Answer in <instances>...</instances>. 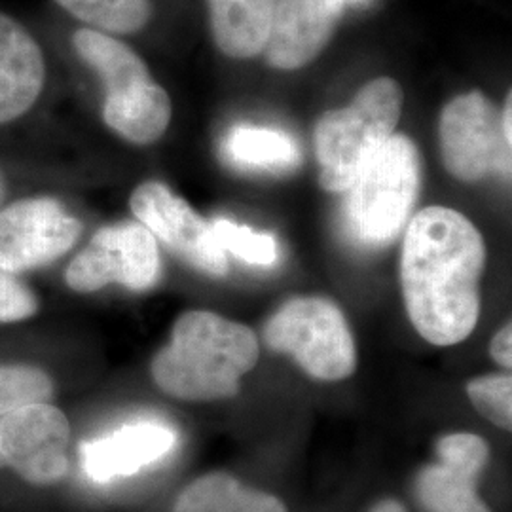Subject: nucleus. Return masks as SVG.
<instances>
[{"label":"nucleus","instance_id":"nucleus-8","mask_svg":"<svg viewBox=\"0 0 512 512\" xmlns=\"http://www.w3.org/2000/svg\"><path fill=\"white\" fill-rule=\"evenodd\" d=\"M442 160L450 175L475 183L492 171L511 177V143L501 129V114L480 92L459 95L440 116Z\"/></svg>","mask_w":512,"mask_h":512},{"label":"nucleus","instance_id":"nucleus-2","mask_svg":"<svg viewBox=\"0 0 512 512\" xmlns=\"http://www.w3.org/2000/svg\"><path fill=\"white\" fill-rule=\"evenodd\" d=\"M260 357L255 332L211 311H186L171 340L152 359V380L181 401H222L239 393L241 378Z\"/></svg>","mask_w":512,"mask_h":512},{"label":"nucleus","instance_id":"nucleus-14","mask_svg":"<svg viewBox=\"0 0 512 512\" xmlns=\"http://www.w3.org/2000/svg\"><path fill=\"white\" fill-rule=\"evenodd\" d=\"M175 444L177 433L164 421H129L103 437L82 442V469L93 482L105 484L137 475L165 458Z\"/></svg>","mask_w":512,"mask_h":512},{"label":"nucleus","instance_id":"nucleus-25","mask_svg":"<svg viewBox=\"0 0 512 512\" xmlns=\"http://www.w3.org/2000/svg\"><path fill=\"white\" fill-rule=\"evenodd\" d=\"M372 512H406L404 509V505H401L399 501H395V499H385V501H380Z\"/></svg>","mask_w":512,"mask_h":512},{"label":"nucleus","instance_id":"nucleus-16","mask_svg":"<svg viewBox=\"0 0 512 512\" xmlns=\"http://www.w3.org/2000/svg\"><path fill=\"white\" fill-rule=\"evenodd\" d=\"M211 29L222 54L249 59L268 42L274 0H209Z\"/></svg>","mask_w":512,"mask_h":512},{"label":"nucleus","instance_id":"nucleus-24","mask_svg":"<svg viewBox=\"0 0 512 512\" xmlns=\"http://www.w3.org/2000/svg\"><path fill=\"white\" fill-rule=\"evenodd\" d=\"M490 351L495 361L505 368L512 366V330L511 325H505L499 330L490 344Z\"/></svg>","mask_w":512,"mask_h":512},{"label":"nucleus","instance_id":"nucleus-15","mask_svg":"<svg viewBox=\"0 0 512 512\" xmlns=\"http://www.w3.org/2000/svg\"><path fill=\"white\" fill-rule=\"evenodd\" d=\"M44 80L46 63L37 40L19 21L0 14V124L33 109Z\"/></svg>","mask_w":512,"mask_h":512},{"label":"nucleus","instance_id":"nucleus-19","mask_svg":"<svg viewBox=\"0 0 512 512\" xmlns=\"http://www.w3.org/2000/svg\"><path fill=\"white\" fill-rule=\"evenodd\" d=\"M84 23L97 31L114 35H131L141 31L152 16L150 0H55Z\"/></svg>","mask_w":512,"mask_h":512},{"label":"nucleus","instance_id":"nucleus-10","mask_svg":"<svg viewBox=\"0 0 512 512\" xmlns=\"http://www.w3.org/2000/svg\"><path fill=\"white\" fill-rule=\"evenodd\" d=\"M71 425L50 403L19 408L0 418V452L33 486H54L69 475Z\"/></svg>","mask_w":512,"mask_h":512},{"label":"nucleus","instance_id":"nucleus-20","mask_svg":"<svg viewBox=\"0 0 512 512\" xmlns=\"http://www.w3.org/2000/svg\"><path fill=\"white\" fill-rule=\"evenodd\" d=\"M52 378L38 366H0V418L33 404L50 403Z\"/></svg>","mask_w":512,"mask_h":512},{"label":"nucleus","instance_id":"nucleus-5","mask_svg":"<svg viewBox=\"0 0 512 512\" xmlns=\"http://www.w3.org/2000/svg\"><path fill=\"white\" fill-rule=\"evenodd\" d=\"M403 90L393 78H376L346 109L330 110L315 128L319 181L329 192H346L370 156L401 120Z\"/></svg>","mask_w":512,"mask_h":512},{"label":"nucleus","instance_id":"nucleus-13","mask_svg":"<svg viewBox=\"0 0 512 512\" xmlns=\"http://www.w3.org/2000/svg\"><path fill=\"white\" fill-rule=\"evenodd\" d=\"M344 6L342 0H274L264 48L270 65L294 71L311 63L329 44Z\"/></svg>","mask_w":512,"mask_h":512},{"label":"nucleus","instance_id":"nucleus-1","mask_svg":"<svg viewBox=\"0 0 512 512\" xmlns=\"http://www.w3.org/2000/svg\"><path fill=\"white\" fill-rule=\"evenodd\" d=\"M486 245L456 209L433 205L404 234L401 283L408 317L435 346L463 342L478 323Z\"/></svg>","mask_w":512,"mask_h":512},{"label":"nucleus","instance_id":"nucleus-12","mask_svg":"<svg viewBox=\"0 0 512 512\" xmlns=\"http://www.w3.org/2000/svg\"><path fill=\"white\" fill-rule=\"evenodd\" d=\"M439 463L416 480L425 512H492L476 492V478L490 461L488 442L473 433H452L437 444Z\"/></svg>","mask_w":512,"mask_h":512},{"label":"nucleus","instance_id":"nucleus-28","mask_svg":"<svg viewBox=\"0 0 512 512\" xmlns=\"http://www.w3.org/2000/svg\"><path fill=\"white\" fill-rule=\"evenodd\" d=\"M0 198H2V179H0Z\"/></svg>","mask_w":512,"mask_h":512},{"label":"nucleus","instance_id":"nucleus-3","mask_svg":"<svg viewBox=\"0 0 512 512\" xmlns=\"http://www.w3.org/2000/svg\"><path fill=\"white\" fill-rule=\"evenodd\" d=\"M74 50L105 84L103 120L133 145L156 143L171 122V99L128 44L97 29H78Z\"/></svg>","mask_w":512,"mask_h":512},{"label":"nucleus","instance_id":"nucleus-9","mask_svg":"<svg viewBox=\"0 0 512 512\" xmlns=\"http://www.w3.org/2000/svg\"><path fill=\"white\" fill-rule=\"evenodd\" d=\"M84 226L54 198H25L0 211V268L18 275L67 255Z\"/></svg>","mask_w":512,"mask_h":512},{"label":"nucleus","instance_id":"nucleus-26","mask_svg":"<svg viewBox=\"0 0 512 512\" xmlns=\"http://www.w3.org/2000/svg\"><path fill=\"white\" fill-rule=\"evenodd\" d=\"M2 467H6V463H4V458H2V452H0V469Z\"/></svg>","mask_w":512,"mask_h":512},{"label":"nucleus","instance_id":"nucleus-18","mask_svg":"<svg viewBox=\"0 0 512 512\" xmlns=\"http://www.w3.org/2000/svg\"><path fill=\"white\" fill-rule=\"evenodd\" d=\"M226 158L241 169L289 171L300 164V148L285 131L241 124L224 141Z\"/></svg>","mask_w":512,"mask_h":512},{"label":"nucleus","instance_id":"nucleus-4","mask_svg":"<svg viewBox=\"0 0 512 512\" xmlns=\"http://www.w3.org/2000/svg\"><path fill=\"white\" fill-rule=\"evenodd\" d=\"M418 147L406 135H391L349 186L344 230L359 247L393 243L410 219L420 190Z\"/></svg>","mask_w":512,"mask_h":512},{"label":"nucleus","instance_id":"nucleus-27","mask_svg":"<svg viewBox=\"0 0 512 512\" xmlns=\"http://www.w3.org/2000/svg\"><path fill=\"white\" fill-rule=\"evenodd\" d=\"M342 2L346 4V2H365V0H342Z\"/></svg>","mask_w":512,"mask_h":512},{"label":"nucleus","instance_id":"nucleus-21","mask_svg":"<svg viewBox=\"0 0 512 512\" xmlns=\"http://www.w3.org/2000/svg\"><path fill=\"white\" fill-rule=\"evenodd\" d=\"M211 226L224 253L230 251L239 260L262 268H270L279 260V245L272 234L255 232L228 219L213 220Z\"/></svg>","mask_w":512,"mask_h":512},{"label":"nucleus","instance_id":"nucleus-6","mask_svg":"<svg viewBox=\"0 0 512 512\" xmlns=\"http://www.w3.org/2000/svg\"><path fill=\"white\" fill-rule=\"evenodd\" d=\"M264 340L321 382L346 380L357 368L348 321L334 302L321 296H300L283 304L266 323Z\"/></svg>","mask_w":512,"mask_h":512},{"label":"nucleus","instance_id":"nucleus-22","mask_svg":"<svg viewBox=\"0 0 512 512\" xmlns=\"http://www.w3.org/2000/svg\"><path fill=\"white\" fill-rule=\"evenodd\" d=\"M467 395L476 410L497 425L512 429V378L509 374L480 376L467 385Z\"/></svg>","mask_w":512,"mask_h":512},{"label":"nucleus","instance_id":"nucleus-17","mask_svg":"<svg viewBox=\"0 0 512 512\" xmlns=\"http://www.w3.org/2000/svg\"><path fill=\"white\" fill-rule=\"evenodd\" d=\"M173 512H289L281 499L239 482L226 473L194 480L179 495Z\"/></svg>","mask_w":512,"mask_h":512},{"label":"nucleus","instance_id":"nucleus-23","mask_svg":"<svg viewBox=\"0 0 512 512\" xmlns=\"http://www.w3.org/2000/svg\"><path fill=\"white\" fill-rule=\"evenodd\" d=\"M38 298L18 275L0 268V323H16L37 315Z\"/></svg>","mask_w":512,"mask_h":512},{"label":"nucleus","instance_id":"nucleus-11","mask_svg":"<svg viewBox=\"0 0 512 512\" xmlns=\"http://www.w3.org/2000/svg\"><path fill=\"white\" fill-rule=\"evenodd\" d=\"M131 213L154 238L207 275L228 274V260L213 234L211 222L202 219L183 198L158 181L139 184L131 194Z\"/></svg>","mask_w":512,"mask_h":512},{"label":"nucleus","instance_id":"nucleus-7","mask_svg":"<svg viewBox=\"0 0 512 512\" xmlns=\"http://www.w3.org/2000/svg\"><path fill=\"white\" fill-rule=\"evenodd\" d=\"M162 274L156 238L141 222H122L101 228L74 256L65 272L69 289L95 293L118 283L129 291L152 289Z\"/></svg>","mask_w":512,"mask_h":512}]
</instances>
